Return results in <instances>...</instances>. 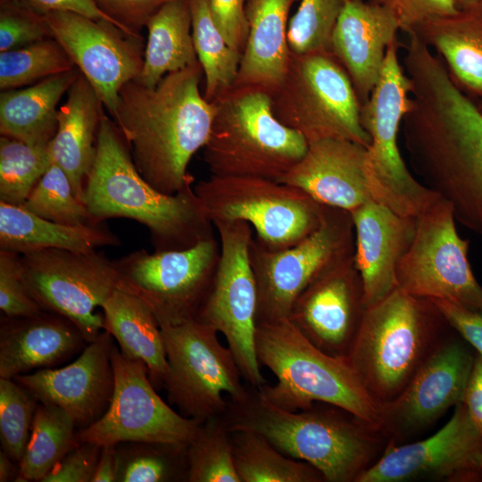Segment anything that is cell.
Returning <instances> with one entry per match:
<instances>
[{
  "label": "cell",
  "instance_id": "6da1fadb",
  "mask_svg": "<svg viewBox=\"0 0 482 482\" xmlns=\"http://www.w3.org/2000/svg\"><path fill=\"white\" fill-rule=\"evenodd\" d=\"M403 57L411 103L403 136L423 184L452 206L456 221L482 239V112L415 33Z\"/></svg>",
  "mask_w": 482,
  "mask_h": 482
},
{
  "label": "cell",
  "instance_id": "7a4b0ae2",
  "mask_svg": "<svg viewBox=\"0 0 482 482\" xmlns=\"http://www.w3.org/2000/svg\"><path fill=\"white\" fill-rule=\"evenodd\" d=\"M202 78L198 62L154 87L129 81L119 94L112 118L140 174L164 194L193 184L188 165L211 133L215 106L204 96Z\"/></svg>",
  "mask_w": 482,
  "mask_h": 482
},
{
  "label": "cell",
  "instance_id": "3957f363",
  "mask_svg": "<svg viewBox=\"0 0 482 482\" xmlns=\"http://www.w3.org/2000/svg\"><path fill=\"white\" fill-rule=\"evenodd\" d=\"M227 401L222 416L231 431L263 436L286 455L313 466L327 482H356L390 445L379 428L331 404L289 411L252 386L243 400Z\"/></svg>",
  "mask_w": 482,
  "mask_h": 482
},
{
  "label": "cell",
  "instance_id": "277c9868",
  "mask_svg": "<svg viewBox=\"0 0 482 482\" xmlns=\"http://www.w3.org/2000/svg\"><path fill=\"white\" fill-rule=\"evenodd\" d=\"M84 200L98 223L125 218L144 225L154 252L187 249L214 237L194 185L174 195L156 189L140 174L120 129L105 115Z\"/></svg>",
  "mask_w": 482,
  "mask_h": 482
},
{
  "label": "cell",
  "instance_id": "5b68a950",
  "mask_svg": "<svg viewBox=\"0 0 482 482\" xmlns=\"http://www.w3.org/2000/svg\"><path fill=\"white\" fill-rule=\"evenodd\" d=\"M255 351L261 366L277 378L260 395L289 411L316 403L339 407L381 429L382 407L371 397L348 357L330 355L313 345L288 319L259 322Z\"/></svg>",
  "mask_w": 482,
  "mask_h": 482
},
{
  "label": "cell",
  "instance_id": "8992f818",
  "mask_svg": "<svg viewBox=\"0 0 482 482\" xmlns=\"http://www.w3.org/2000/svg\"><path fill=\"white\" fill-rule=\"evenodd\" d=\"M450 327L432 300L396 288L365 309L348 359L381 406L395 401Z\"/></svg>",
  "mask_w": 482,
  "mask_h": 482
},
{
  "label": "cell",
  "instance_id": "52a82bcc",
  "mask_svg": "<svg viewBox=\"0 0 482 482\" xmlns=\"http://www.w3.org/2000/svg\"><path fill=\"white\" fill-rule=\"evenodd\" d=\"M212 103L215 114L203 148L211 175L278 181L306 154L307 140L278 120L268 92L232 86Z\"/></svg>",
  "mask_w": 482,
  "mask_h": 482
},
{
  "label": "cell",
  "instance_id": "ba28073f",
  "mask_svg": "<svg viewBox=\"0 0 482 482\" xmlns=\"http://www.w3.org/2000/svg\"><path fill=\"white\" fill-rule=\"evenodd\" d=\"M400 46L397 37L387 46L378 80L361 106V123L370 139L366 173L374 201L401 215L419 217L440 196L413 177L399 149V129L411 103Z\"/></svg>",
  "mask_w": 482,
  "mask_h": 482
},
{
  "label": "cell",
  "instance_id": "9c48e42d",
  "mask_svg": "<svg viewBox=\"0 0 482 482\" xmlns=\"http://www.w3.org/2000/svg\"><path fill=\"white\" fill-rule=\"evenodd\" d=\"M278 120L308 144L327 138L369 146L361 103L344 67L329 52L291 53L287 72L271 95Z\"/></svg>",
  "mask_w": 482,
  "mask_h": 482
},
{
  "label": "cell",
  "instance_id": "30bf717a",
  "mask_svg": "<svg viewBox=\"0 0 482 482\" xmlns=\"http://www.w3.org/2000/svg\"><path fill=\"white\" fill-rule=\"evenodd\" d=\"M161 328L169 366L163 388L180 414L204 423L224 414L227 398L248 395L250 386L214 328L193 319Z\"/></svg>",
  "mask_w": 482,
  "mask_h": 482
},
{
  "label": "cell",
  "instance_id": "8fae6325",
  "mask_svg": "<svg viewBox=\"0 0 482 482\" xmlns=\"http://www.w3.org/2000/svg\"><path fill=\"white\" fill-rule=\"evenodd\" d=\"M194 188L212 224L246 221L255 239L270 250L297 244L319 228L323 217V204L274 179L211 175Z\"/></svg>",
  "mask_w": 482,
  "mask_h": 482
},
{
  "label": "cell",
  "instance_id": "7c38bea8",
  "mask_svg": "<svg viewBox=\"0 0 482 482\" xmlns=\"http://www.w3.org/2000/svg\"><path fill=\"white\" fill-rule=\"evenodd\" d=\"M353 254L352 214L327 205L319 228L290 247L270 250L253 236L249 256L258 292L257 323L287 319L295 299L312 281Z\"/></svg>",
  "mask_w": 482,
  "mask_h": 482
},
{
  "label": "cell",
  "instance_id": "4fadbf2b",
  "mask_svg": "<svg viewBox=\"0 0 482 482\" xmlns=\"http://www.w3.org/2000/svg\"><path fill=\"white\" fill-rule=\"evenodd\" d=\"M220 256L216 274L196 320L221 334L247 386L267 383L256 351L258 292L250 262L252 226L244 220L218 221Z\"/></svg>",
  "mask_w": 482,
  "mask_h": 482
},
{
  "label": "cell",
  "instance_id": "5bb4252c",
  "mask_svg": "<svg viewBox=\"0 0 482 482\" xmlns=\"http://www.w3.org/2000/svg\"><path fill=\"white\" fill-rule=\"evenodd\" d=\"M220 256L214 236L187 249L153 253L138 250L113 262L120 289L145 303L162 328L196 319Z\"/></svg>",
  "mask_w": 482,
  "mask_h": 482
},
{
  "label": "cell",
  "instance_id": "9a60e30c",
  "mask_svg": "<svg viewBox=\"0 0 482 482\" xmlns=\"http://www.w3.org/2000/svg\"><path fill=\"white\" fill-rule=\"evenodd\" d=\"M114 388L104 413L77 431L79 443L101 446L145 443L186 449L200 426L176 411L157 394L146 365L113 345Z\"/></svg>",
  "mask_w": 482,
  "mask_h": 482
},
{
  "label": "cell",
  "instance_id": "2e32d148",
  "mask_svg": "<svg viewBox=\"0 0 482 482\" xmlns=\"http://www.w3.org/2000/svg\"><path fill=\"white\" fill-rule=\"evenodd\" d=\"M23 279L43 311L64 317L86 342L104 329V315L96 312L120 289L114 262L96 251L82 253L45 249L21 254Z\"/></svg>",
  "mask_w": 482,
  "mask_h": 482
},
{
  "label": "cell",
  "instance_id": "e0dca14e",
  "mask_svg": "<svg viewBox=\"0 0 482 482\" xmlns=\"http://www.w3.org/2000/svg\"><path fill=\"white\" fill-rule=\"evenodd\" d=\"M469 245L457 231L452 206L439 197L418 217L413 241L397 268L398 288L482 312V287L468 258Z\"/></svg>",
  "mask_w": 482,
  "mask_h": 482
},
{
  "label": "cell",
  "instance_id": "ac0fdd59",
  "mask_svg": "<svg viewBox=\"0 0 482 482\" xmlns=\"http://www.w3.org/2000/svg\"><path fill=\"white\" fill-rule=\"evenodd\" d=\"M482 481V435L463 403L433 436L389 445L356 482Z\"/></svg>",
  "mask_w": 482,
  "mask_h": 482
},
{
  "label": "cell",
  "instance_id": "d6986e66",
  "mask_svg": "<svg viewBox=\"0 0 482 482\" xmlns=\"http://www.w3.org/2000/svg\"><path fill=\"white\" fill-rule=\"evenodd\" d=\"M53 37L94 87L110 115L120 89L139 76L143 38L116 25L70 12L46 14Z\"/></svg>",
  "mask_w": 482,
  "mask_h": 482
},
{
  "label": "cell",
  "instance_id": "ffe728a7",
  "mask_svg": "<svg viewBox=\"0 0 482 482\" xmlns=\"http://www.w3.org/2000/svg\"><path fill=\"white\" fill-rule=\"evenodd\" d=\"M475 357L460 338L442 340L403 392L382 407L381 430L390 445L409 442L462 402Z\"/></svg>",
  "mask_w": 482,
  "mask_h": 482
},
{
  "label": "cell",
  "instance_id": "44dd1931",
  "mask_svg": "<svg viewBox=\"0 0 482 482\" xmlns=\"http://www.w3.org/2000/svg\"><path fill=\"white\" fill-rule=\"evenodd\" d=\"M353 255L312 281L287 317L313 345L333 356H348L366 309Z\"/></svg>",
  "mask_w": 482,
  "mask_h": 482
},
{
  "label": "cell",
  "instance_id": "7402d4cb",
  "mask_svg": "<svg viewBox=\"0 0 482 482\" xmlns=\"http://www.w3.org/2000/svg\"><path fill=\"white\" fill-rule=\"evenodd\" d=\"M112 338L104 330L71 363L40 369L13 379L39 403L64 410L77 426L86 428L104 413L112 396Z\"/></svg>",
  "mask_w": 482,
  "mask_h": 482
},
{
  "label": "cell",
  "instance_id": "603a6c76",
  "mask_svg": "<svg viewBox=\"0 0 482 482\" xmlns=\"http://www.w3.org/2000/svg\"><path fill=\"white\" fill-rule=\"evenodd\" d=\"M350 213L354 228V263L367 308L398 287L397 268L413 241L418 217L401 215L374 200Z\"/></svg>",
  "mask_w": 482,
  "mask_h": 482
},
{
  "label": "cell",
  "instance_id": "cb8c5ba5",
  "mask_svg": "<svg viewBox=\"0 0 482 482\" xmlns=\"http://www.w3.org/2000/svg\"><path fill=\"white\" fill-rule=\"evenodd\" d=\"M367 146L345 139L310 143L304 156L279 182L295 187L320 204L353 212L373 200L366 173Z\"/></svg>",
  "mask_w": 482,
  "mask_h": 482
},
{
  "label": "cell",
  "instance_id": "d4e9b609",
  "mask_svg": "<svg viewBox=\"0 0 482 482\" xmlns=\"http://www.w3.org/2000/svg\"><path fill=\"white\" fill-rule=\"evenodd\" d=\"M400 26L395 15L372 1L345 0L331 36L330 52L346 71L359 101L367 102Z\"/></svg>",
  "mask_w": 482,
  "mask_h": 482
},
{
  "label": "cell",
  "instance_id": "484cf974",
  "mask_svg": "<svg viewBox=\"0 0 482 482\" xmlns=\"http://www.w3.org/2000/svg\"><path fill=\"white\" fill-rule=\"evenodd\" d=\"M85 342L72 322L53 312L5 316L0 331V378H14L36 369L54 368L77 353Z\"/></svg>",
  "mask_w": 482,
  "mask_h": 482
},
{
  "label": "cell",
  "instance_id": "4316f807",
  "mask_svg": "<svg viewBox=\"0 0 482 482\" xmlns=\"http://www.w3.org/2000/svg\"><path fill=\"white\" fill-rule=\"evenodd\" d=\"M295 0H247L248 32L233 86L253 87L270 96L290 63L288 13Z\"/></svg>",
  "mask_w": 482,
  "mask_h": 482
},
{
  "label": "cell",
  "instance_id": "83f0119b",
  "mask_svg": "<svg viewBox=\"0 0 482 482\" xmlns=\"http://www.w3.org/2000/svg\"><path fill=\"white\" fill-rule=\"evenodd\" d=\"M57 112V129L50 143L54 163L69 177L78 199L85 204L87 180L93 167L104 104L79 71Z\"/></svg>",
  "mask_w": 482,
  "mask_h": 482
},
{
  "label": "cell",
  "instance_id": "f1b7e54d",
  "mask_svg": "<svg viewBox=\"0 0 482 482\" xmlns=\"http://www.w3.org/2000/svg\"><path fill=\"white\" fill-rule=\"evenodd\" d=\"M100 224L71 226L57 223L0 201V250L25 254L45 249L88 253L120 239Z\"/></svg>",
  "mask_w": 482,
  "mask_h": 482
},
{
  "label": "cell",
  "instance_id": "f546056e",
  "mask_svg": "<svg viewBox=\"0 0 482 482\" xmlns=\"http://www.w3.org/2000/svg\"><path fill=\"white\" fill-rule=\"evenodd\" d=\"M79 73L75 67L28 87L1 90V136L32 145L49 144L57 129L58 103Z\"/></svg>",
  "mask_w": 482,
  "mask_h": 482
},
{
  "label": "cell",
  "instance_id": "4dcf8cb0",
  "mask_svg": "<svg viewBox=\"0 0 482 482\" xmlns=\"http://www.w3.org/2000/svg\"><path fill=\"white\" fill-rule=\"evenodd\" d=\"M102 310L104 330L125 356L146 365L156 389L163 388L169 366L162 328L151 309L133 294L117 289Z\"/></svg>",
  "mask_w": 482,
  "mask_h": 482
},
{
  "label": "cell",
  "instance_id": "1f68e13d",
  "mask_svg": "<svg viewBox=\"0 0 482 482\" xmlns=\"http://www.w3.org/2000/svg\"><path fill=\"white\" fill-rule=\"evenodd\" d=\"M144 62L137 81L154 87L167 74L198 63L188 0L164 4L147 21Z\"/></svg>",
  "mask_w": 482,
  "mask_h": 482
},
{
  "label": "cell",
  "instance_id": "d6a6232c",
  "mask_svg": "<svg viewBox=\"0 0 482 482\" xmlns=\"http://www.w3.org/2000/svg\"><path fill=\"white\" fill-rule=\"evenodd\" d=\"M415 32L436 48L451 72L466 87L482 93V26L461 11L421 23Z\"/></svg>",
  "mask_w": 482,
  "mask_h": 482
},
{
  "label": "cell",
  "instance_id": "836d02e7",
  "mask_svg": "<svg viewBox=\"0 0 482 482\" xmlns=\"http://www.w3.org/2000/svg\"><path fill=\"white\" fill-rule=\"evenodd\" d=\"M74 420L64 410L52 404L37 405L29 438L16 481H40L79 443Z\"/></svg>",
  "mask_w": 482,
  "mask_h": 482
},
{
  "label": "cell",
  "instance_id": "e575fe53",
  "mask_svg": "<svg viewBox=\"0 0 482 482\" xmlns=\"http://www.w3.org/2000/svg\"><path fill=\"white\" fill-rule=\"evenodd\" d=\"M234 461L242 482H325L311 464L293 459L263 436L249 430L231 431Z\"/></svg>",
  "mask_w": 482,
  "mask_h": 482
},
{
  "label": "cell",
  "instance_id": "d590c367",
  "mask_svg": "<svg viewBox=\"0 0 482 482\" xmlns=\"http://www.w3.org/2000/svg\"><path fill=\"white\" fill-rule=\"evenodd\" d=\"M192 37L203 70L205 99L212 102L231 87L236 80L241 53L233 49L219 29L210 0H188Z\"/></svg>",
  "mask_w": 482,
  "mask_h": 482
},
{
  "label": "cell",
  "instance_id": "8d00e7d4",
  "mask_svg": "<svg viewBox=\"0 0 482 482\" xmlns=\"http://www.w3.org/2000/svg\"><path fill=\"white\" fill-rule=\"evenodd\" d=\"M186 458L187 481L242 482L234 461L231 430L222 415L201 424Z\"/></svg>",
  "mask_w": 482,
  "mask_h": 482
},
{
  "label": "cell",
  "instance_id": "74e56055",
  "mask_svg": "<svg viewBox=\"0 0 482 482\" xmlns=\"http://www.w3.org/2000/svg\"><path fill=\"white\" fill-rule=\"evenodd\" d=\"M50 143L32 145L1 136L0 201L15 205L24 204L54 162Z\"/></svg>",
  "mask_w": 482,
  "mask_h": 482
},
{
  "label": "cell",
  "instance_id": "f35d334b",
  "mask_svg": "<svg viewBox=\"0 0 482 482\" xmlns=\"http://www.w3.org/2000/svg\"><path fill=\"white\" fill-rule=\"evenodd\" d=\"M75 68L54 37L0 52L1 90L21 88Z\"/></svg>",
  "mask_w": 482,
  "mask_h": 482
},
{
  "label": "cell",
  "instance_id": "ab89813d",
  "mask_svg": "<svg viewBox=\"0 0 482 482\" xmlns=\"http://www.w3.org/2000/svg\"><path fill=\"white\" fill-rule=\"evenodd\" d=\"M27 210L44 219L71 226L100 224L76 196L65 171L53 162L24 202Z\"/></svg>",
  "mask_w": 482,
  "mask_h": 482
},
{
  "label": "cell",
  "instance_id": "60d3db41",
  "mask_svg": "<svg viewBox=\"0 0 482 482\" xmlns=\"http://www.w3.org/2000/svg\"><path fill=\"white\" fill-rule=\"evenodd\" d=\"M127 451H119V482H166L187 480L186 449L132 443ZM118 447V445H117Z\"/></svg>",
  "mask_w": 482,
  "mask_h": 482
},
{
  "label": "cell",
  "instance_id": "b9f144b4",
  "mask_svg": "<svg viewBox=\"0 0 482 482\" xmlns=\"http://www.w3.org/2000/svg\"><path fill=\"white\" fill-rule=\"evenodd\" d=\"M345 0H300L288 23L292 54L330 52L331 36Z\"/></svg>",
  "mask_w": 482,
  "mask_h": 482
},
{
  "label": "cell",
  "instance_id": "7bdbcfd3",
  "mask_svg": "<svg viewBox=\"0 0 482 482\" xmlns=\"http://www.w3.org/2000/svg\"><path fill=\"white\" fill-rule=\"evenodd\" d=\"M38 401L13 378H0V439L2 450L21 461Z\"/></svg>",
  "mask_w": 482,
  "mask_h": 482
},
{
  "label": "cell",
  "instance_id": "ee69618b",
  "mask_svg": "<svg viewBox=\"0 0 482 482\" xmlns=\"http://www.w3.org/2000/svg\"><path fill=\"white\" fill-rule=\"evenodd\" d=\"M53 37L45 14L20 0L0 1V52Z\"/></svg>",
  "mask_w": 482,
  "mask_h": 482
},
{
  "label": "cell",
  "instance_id": "f6af8a7d",
  "mask_svg": "<svg viewBox=\"0 0 482 482\" xmlns=\"http://www.w3.org/2000/svg\"><path fill=\"white\" fill-rule=\"evenodd\" d=\"M0 309L6 317L37 315L44 311L29 293L21 254L0 250Z\"/></svg>",
  "mask_w": 482,
  "mask_h": 482
},
{
  "label": "cell",
  "instance_id": "bcb514c9",
  "mask_svg": "<svg viewBox=\"0 0 482 482\" xmlns=\"http://www.w3.org/2000/svg\"><path fill=\"white\" fill-rule=\"evenodd\" d=\"M388 8L396 17L400 29L407 34L421 23L458 13L455 0H371Z\"/></svg>",
  "mask_w": 482,
  "mask_h": 482
},
{
  "label": "cell",
  "instance_id": "7dc6e473",
  "mask_svg": "<svg viewBox=\"0 0 482 482\" xmlns=\"http://www.w3.org/2000/svg\"><path fill=\"white\" fill-rule=\"evenodd\" d=\"M126 33L141 36L149 19L164 4L175 0H93Z\"/></svg>",
  "mask_w": 482,
  "mask_h": 482
},
{
  "label": "cell",
  "instance_id": "c3c4849f",
  "mask_svg": "<svg viewBox=\"0 0 482 482\" xmlns=\"http://www.w3.org/2000/svg\"><path fill=\"white\" fill-rule=\"evenodd\" d=\"M102 446L80 443L66 454L41 482H91Z\"/></svg>",
  "mask_w": 482,
  "mask_h": 482
},
{
  "label": "cell",
  "instance_id": "681fc988",
  "mask_svg": "<svg viewBox=\"0 0 482 482\" xmlns=\"http://www.w3.org/2000/svg\"><path fill=\"white\" fill-rule=\"evenodd\" d=\"M246 2L247 0H210L214 20L225 39L233 49L241 54L248 32Z\"/></svg>",
  "mask_w": 482,
  "mask_h": 482
},
{
  "label": "cell",
  "instance_id": "f907efd6",
  "mask_svg": "<svg viewBox=\"0 0 482 482\" xmlns=\"http://www.w3.org/2000/svg\"><path fill=\"white\" fill-rule=\"evenodd\" d=\"M449 326L471 345L482 357V312L445 300H432Z\"/></svg>",
  "mask_w": 482,
  "mask_h": 482
},
{
  "label": "cell",
  "instance_id": "816d5d0a",
  "mask_svg": "<svg viewBox=\"0 0 482 482\" xmlns=\"http://www.w3.org/2000/svg\"><path fill=\"white\" fill-rule=\"evenodd\" d=\"M36 11L47 14L54 12H70L97 21L112 22L122 29L118 23L104 13L93 0H20ZM124 31V30H123ZM129 34V33H128Z\"/></svg>",
  "mask_w": 482,
  "mask_h": 482
},
{
  "label": "cell",
  "instance_id": "f5cc1de1",
  "mask_svg": "<svg viewBox=\"0 0 482 482\" xmlns=\"http://www.w3.org/2000/svg\"><path fill=\"white\" fill-rule=\"evenodd\" d=\"M461 403L466 406L472 421L482 435V357L479 354L475 357Z\"/></svg>",
  "mask_w": 482,
  "mask_h": 482
},
{
  "label": "cell",
  "instance_id": "db71d44e",
  "mask_svg": "<svg viewBox=\"0 0 482 482\" xmlns=\"http://www.w3.org/2000/svg\"><path fill=\"white\" fill-rule=\"evenodd\" d=\"M120 477V455L116 445L102 446L91 482H117Z\"/></svg>",
  "mask_w": 482,
  "mask_h": 482
},
{
  "label": "cell",
  "instance_id": "11a10c76",
  "mask_svg": "<svg viewBox=\"0 0 482 482\" xmlns=\"http://www.w3.org/2000/svg\"><path fill=\"white\" fill-rule=\"evenodd\" d=\"M12 458L4 453L0 451V481H16L19 470L12 461Z\"/></svg>",
  "mask_w": 482,
  "mask_h": 482
},
{
  "label": "cell",
  "instance_id": "9f6ffc18",
  "mask_svg": "<svg viewBox=\"0 0 482 482\" xmlns=\"http://www.w3.org/2000/svg\"><path fill=\"white\" fill-rule=\"evenodd\" d=\"M480 0H455L458 7L460 6H463V7H472L476 4H478V3L479 2Z\"/></svg>",
  "mask_w": 482,
  "mask_h": 482
}]
</instances>
